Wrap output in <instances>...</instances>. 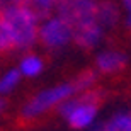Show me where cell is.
<instances>
[{
  "instance_id": "1",
  "label": "cell",
  "mask_w": 131,
  "mask_h": 131,
  "mask_svg": "<svg viewBox=\"0 0 131 131\" xmlns=\"http://www.w3.org/2000/svg\"><path fill=\"white\" fill-rule=\"evenodd\" d=\"M9 22L15 39V48L26 49L38 38V17L32 10L24 4H9L0 12Z\"/></svg>"
},
{
  "instance_id": "2",
  "label": "cell",
  "mask_w": 131,
  "mask_h": 131,
  "mask_svg": "<svg viewBox=\"0 0 131 131\" xmlns=\"http://www.w3.org/2000/svg\"><path fill=\"white\" fill-rule=\"evenodd\" d=\"M101 101L99 92H85L77 99H67L60 111L73 128H87L92 124L97 114V106Z\"/></svg>"
},
{
  "instance_id": "3",
  "label": "cell",
  "mask_w": 131,
  "mask_h": 131,
  "mask_svg": "<svg viewBox=\"0 0 131 131\" xmlns=\"http://www.w3.org/2000/svg\"><path fill=\"white\" fill-rule=\"evenodd\" d=\"M75 92H78L77 87H75V83H61V85H58V87L44 90V92L38 94V95L24 107L22 117H24V119H32V117L43 114L44 111L51 109V107L56 106V104L65 102Z\"/></svg>"
},
{
  "instance_id": "4",
  "label": "cell",
  "mask_w": 131,
  "mask_h": 131,
  "mask_svg": "<svg viewBox=\"0 0 131 131\" xmlns=\"http://www.w3.org/2000/svg\"><path fill=\"white\" fill-rule=\"evenodd\" d=\"M97 5L95 0H67L58 12L75 31L97 22Z\"/></svg>"
},
{
  "instance_id": "5",
  "label": "cell",
  "mask_w": 131,
  "mask_h": 131,
  "mask_svg": "<svg viewBox=\"0 0 131 131\" xmlns=\"http://www.w3.org/2000/svg\"><path fill=\"white\" fill-rule=\"evenodd\" d=\"M39 39L48 48H61L73 38V29L63 17H51L39 27Z\"/></svg>"
},
{
  "instance_id": "6",
  "label": "cell",
  "mask_w": 131,
  "mask_h": 131,
  "mask_svg": "<svg viewBox=\"0 0 131 131\" xmlns=\"http://www.w3.org/2000/svg\"><path fill=\"white\" fill-rule=\"evenodd\" d=\"M128 58L119 51H104L97 56V68L102 73H116L124 68Z\"/></svg>"
},
{
  "instance_id": "7",
  "label": "cell",
  "mask_w": 131,
  "mask_h": 131,
  "mask_svg": "<svg viewBox=\"0 0 131 131\" xmlns=\"http://www.w3.org/2000/svg\"><path fill=\"white\" fill-rule=\"evenodd\" d=\"M101 38H102V26L99 22L73 31L75 43L78 46H82V48H92V46H95L101 41Z\"/></svg>"
},
{
  "instance_id": "8",
  "label": "cell",
  "mask_w": 131,
  "mask_h": 131,
  "mask_svg": "<svg viewBox=\"0 0 131 131\" xmlns=\"http://www.w3.org/2000/svg\"><path fill=\"white\" fill-rule=\"evenodd\" d=\"M67 0H26V4L31 10H32L36 17H49V14L54 9H60Z\"/></svg>"
},
{
  "instance_id": "9",
  "label": "cell",
  "mask_w": 131,
  "mask_h": 131,
  "mask_svg": "<svg viewBox=\"0 0 131 131\" xmlns=\"http://www.w3.org/2000/svg\"><path fill=\"white\" fill-rule=\"evenodd\" d=\"M119 12L111 2H102L97 5V22L101 26H112L117 22Z\"/></svg>"
},
{
  "instance_id": "10",
  "label": "cell",
  "mask_w": 131,
  "mask_h": 131,
  "mask_svg": "<svg viewBox=\"0 0 131 131\" xmlns=\"http://www.w3.org/2000/svg\"><path fill=\"white\" fill-rule=\"evenodd\" d=\"M102 131H131V114L119 112L102 126Z\"/></svg>"
},
{
  "instance_id": "11",
  "label": "cell",
  "mask_w": 131,
  "mask_h": 131,
  "mask_svg": "<svg viewBox=\"0 0 131 131\" xmlns=\"http://www.w3.org/2000/svg\"><path fill=\"white\" fill-rule=\"evenodd\" d=\"M15 48V39L14 34H12V29H10L9 22L2 17L0 14V53L4 51H9V49Z\"/></svg>"
},
{
  "instance_id": "12",
  "label": "cell",
  "mask_w": 131,
  "mask_h": 131,
  "mask_svg": "<svg viewBox=\"0 0 131 131\" xmlns=\"http://www.w3.org/2000/svg\"><path fill=\"white\" fill-rule=\"evenodd\" d=\"M41 70H43V61H41L38 56L29 54V56H26V58L22 60L19 72L22 73V75H26V77H36Z\"/></svg>"
},
{
  "instance_id": "13",
  "label": "cell",
  "mask_w": 131,
  "mask_h": 131,
  "mask_svg": "<svg viewBox=\"0 0 131 131\" xmlns=\"http://www.w3.org/2000/svg\"><path fill=\"white\" fill-rule=\"evenodd\" d=\"M19 78H20V72H17V70L7 72L4 77L0 78V92H9V90H12L17 85Z\"/></svg>"
},
{
  "instance_id": "14",
  "label": "cell",
  "mask_w": 131,
  "mask_h": 131,
  "mask_svg": "<svg viewBox=\"0 0 131 131\" xmlns=\"http://www.w3.org/2000/svg\"><path fill=\"white\" fill-rule=\"evenodd\" d=\"M95 73L94 72H83L80 77L75 80V87H77V90H87V89H90L95 83Z\"/></svg>"
},
{
  "instance_id": "15",
  "label": "cell",
  "mask_w": 131,
  "mask_h": 131,
  "mask_svg": "<svg viewBox=\"0 0 131 131\" xmlns=\"http://www.w3.org/2000/svg\"><path fill=\"white\" fill-rule=\"evenodd\" d=\"M123 4H124V7H126V10H128L126 26H128V27H131V0H123Z\"/></svg>"
},
{
  "instance_id": "16",
  "label": "cell",
  "mask_w": 131,
  "mask_h": 131,
  "mask_svg": "<svg viewBox=\"0 0 131 131\" xmlns=\"http://www.w3.org/2000/svg\"><path fill=\"white\" fill-rule=\"evenodd\" d=\"M4 2H9V4H26V0H4Z\"/></svg>"
},
{
  "instance_id": "17",
  "label": "cell",
  "mask_w": 131,
  "mask_h": 131,
  "mask_svg": "<svg viewBox=\"0 0 131 131\" xmlns=\"http://www.w3.org/2000/svg\"><path fill=\"white\" fill-rule=\"evenodd\" d=\"M4 107H5V102H4V101H0V111H2Z\"/></svg>"
}]
</instances>
